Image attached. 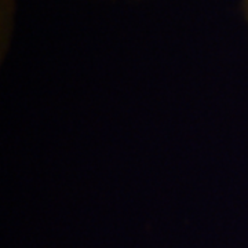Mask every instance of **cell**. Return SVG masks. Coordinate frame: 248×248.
Instances as JSON below:
<instances>
[{
    "mask_svg": "<svg viewBox=\"0 0 248 248\" xmlns=\"http://www.w3.org/2000/svg\"><path fill=\"white\" fill-rule=\"evenodd\" d=\"M243 6H244V14H246V18H247L248 22V0H243Z\"/></svg>",
    "mask_w": 248,
    "mask_h": 248,
    "instance_id": "cell-1",
    "label": "cell"
}]
</instances>
